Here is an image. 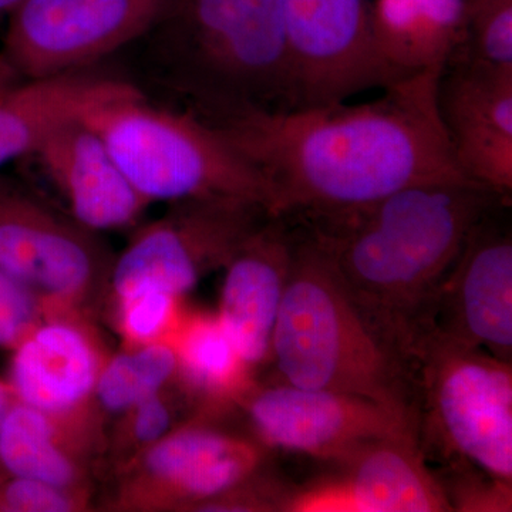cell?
<instances>
[{
  "label": "cell",
  "mask_w": 512,
  "mask_h": 512,
  "mask_svg": "<svg viewBox=\"0 0 512 512\" xmlns=\"http://www.w3.org/2000/svg\"><path fill=\"white\" fill-rule=\"evenodd\" d=\"M104 436L13 397L0 423V473L96 497Z\"/></svg>",
  "instance_id": "obj_19"
},
{
  "label": "cell",
  "mask_w": 512,
  "mask_h": 512,
  "mask_svg": "<svg viewBox=\"0 0 512 512\" xmlns=\"http://www.w3.org/2000/svg\"><path fill=\"white\" fill-rule=\"evenodd\" d=\"M13 394L10 390L8 380L3 375H0V423H2L3 416H5L6 409H8L9 403L12 402ZM2 477V473H0Z\"/></svg>",
  "instance_id": "obj_31"
},
{
  "label": "cell",
  "mask_w": 512,
  "mask_h": 512,
  "mask_svg": "<svg viewBox=\"0 0 512 512\" xmlns=\"http://www.w3.org/2000/svg\"><path fill=\"white\" fill-rule=\"evenodd\" d=\"M269 217L268 208L249 201L168 204L161 217L131 229L126 247L114 256L101 311L146 289L184 299L202 279L224 269Z\"/></svg>",
  "instance_id": "obj_8"
},
{
  "label": "cell",
  "mask_w": 512,
  "mask_h": 512,
  "mask_svg": "<svg viewBox=\"0 0 512 512\" xmlns=\"http://www.w3.org/2000/svg\"><path fill=\"white\" fill-rule=\"evenodd\" d=\"M94 495L63 490L29 478L0 477V512H87Z\"/></svg>",
  "instance_id": "obj_28"
},
{
  "label": "cell",
  "mask_w": 512,
  "mask_h": 512,
  "mask_svg": "<svg viewBox=\"0 0 512 512\" xmlns=\"http://www.w3.org/2000/svg\"><path fill=\"white\" fill-rule=\"evenodd\" d=\"M443 70L410 74L384 87L379 99L353 106L192 113L262 174L274 217L315 220L412 185L473 183L458 167L441 121Z\"/></svg>",
  "instance_id": "obj_1"
},
{
  "label": "cell",
  "mask_w": 512,
  "mask_h": 512,
  "mask_svg": "<svg viewBox=\"0 0 512 512\" xmlns=\"http://www.w3.org/2000/svg\"><path fill=\"white\" fill-rule=\"evenodd\" d=\"M114 256L100 234L0 175V269L47 306L99 316Z\"/></svg>",
  "instance_id": "obj_9"
},
{
  "label": "cell",
  "mask_w": 512,
  "mask_h": 512,
  "mask_svg": "<svg viewBox=\"0 0 512 512\" xmlns=\"http://www.w3.org/2000/svg\"><path fill=\"white\" fill-rule=\"evenodd\" d=\"M82 119L150 204L241 200L271 212V190L262 174L191 110L161 109L140 92L107 101Z\"/></svg>",
  "instance_id": "obj_6"
},
{
  "label": "cell",
  "mask_w": 512,
  "mask_h": 512,
  "mask_svg": "<svg viewBox=\"0 0 512 512\" xmlns=\"http://www.w3.org/2000/svg\"><path fill=\"white\" fill-rule=\"evenodd\" d=\"M49 306L28 285L0 269V349L10 352L45 318Z\"/></svg>",
  "instance_id": "obj_30"
},
{
  "label": "cell",
  "mask_w": 512,
  "mask_h": 512,
  "mask_svg": "<svg viewBox=\"0 0 512 512\" xmlns=\"http://www.w3.org/2000/svg\"><path fill=\"white\" fill-rule=\"evenodd\" d=\"M437 103L458 167L511 202L512 69L453 57L441 73Z\"/></svg>",
  "instance_id": "obj_16"
},
{
  "label": "cell",
  "mask_w": 512,
  "mask_h": 512,
  "mask_svg": "<svg viewBox=\"0 0 512 512\" xmlns=\"http://www.w3.org/2000/svg\"><path fill=\"white\" fill-rule=\"evenodd\" d=\"M237 414L245 430L272 453L286 451L329 464L346 460L372 441L416 437L409 420L375 400L279 380L256 382Z\"/></svg>",
  "instance_id": "obj_12"
},
{
  "label": "cell",
  "mask_w": 512,
  "mask_h": 512,
  "mask_svg": "<svg viewBox=\"0 0 512 512\" xmlns=\"http://www.w3.org/2000/svg\"><path fill=\"white\" fill-rule=\"evenodd\" d=\"M183 299L157 289H146L110 303L100 315L123 339L124 346L146 345L173 338L184 308Z\"/></svg>",
  "instance_id": "obj_25"
},
{
  "label": "cell",
  "mask_w": 512,
  "mask_h": 512,
  "mask_svg": "<svg viewBox=\"0 0 512 512\" xmlns=\"http://www.w3.org/2000/svg\"><path fill=\"white\" fill-rule=\"evenodd\" d=\"M22 2L23 0H0V16L15 12Z\"/></svg>",
  "instance_id": "obj_33"
},
{
  "label": "cell",
  "mask_w": 512,
  "mask_h": 512,
  "mask_svg": "<svg viewBox=\"0 0 512 512\" xmlns=\"http://www.w3.org/2000/svg\"><path fill=\"white\" fill-rule=\"evenodd\" d=\"M293 227L269 217L222 271L218 318L251 369L268 365L293 251Z\"/></svg>",
  "instance_id": "obj_18"
},
{
  "label": "cell",
  "mask_w": 512,
  "mask_h": 512,
  "mask_svg": "<svg viewBox=\"0 0 512 512\" xmlns=\"http://www.w3.org/2000/svg\"><path fill=\"white\" fill-rule=\"evenodd\" d=\"M158 28L171 82L191 111L288 109L281 0H178Z\"/></svg>",
  "instance_id": "obj_4"
},
{
  "label": "cell",
  "mask_w": 512,
  "mask_h": 512,
  "mask_svg": "<svg viewBox=\"0 0 512 512\" xmlns=\"http://www.w3.org/2000/svg\"><path fill=\"white\" fill-rule=\"evenodd\" d=\"M504 207L498 205L474 227L419 335L436 332L512 362V235L498 215Z\"/></svg>",
  "instance_id": "obj_13"
},
{
  "label": "cell",
  "mask_w": 512,
  "mask_h": 512,
  "mask_svg": "<svg viewBox=\"0 0 512 512\" xmlns=\"http://www.w3.org/2000/svg\"><path fill=\"white\" fill-rule=\"evenodd\" d=\"M373 29L387 64L407 77L444 69L464 42V0H373Z\"/></svg>",
  "instance_id": "obj_22"
},
{
  "label": "cell",
  "mask_w": 512,
  "mask_h": 512,
  "mask_svg": "<svg viewBox=\"0 0 512 512\" xmlns=\"http://www.w3.org/2000/svg\"><path fill=\"white\" fill-rule=\"evenodd\" d=\"M29 158L37 161L59 197L57 208L96 234L131 231L151 205L83 119L57 127Z\"/></svg>",
  "instance_id": "obj_17"
},
{
  "label": "cell",
  "mask_w": 512,
  "mask_h": 512,
  "mask_svg": "<svg viewBox=\"0 0 512 512\" xmlns=\"http://www.w3.org/2000/svg\"><path fill=\"white\" fill-rule=\"evenodd\" d=\"M194 416V406L175 383L120 414L104 434L100 480H109Z\"/></svg>",
  "instance_id": "obj_24"
},
{
  "label": "cell",
  "mask_w": 512,
  "mask_h": 512,
  "mask_svg": "<svg viewBox=\"0 0 512 512\" xmlns=\"http://www.w3.org/2000/svg\"><path fill=\"white\" fill-rule=\"evenodd\" d=\"M173 342L177 352L175 384L198 416L227 419L237 413L238 404L258 380L217 313L184 311Z\"/></svg>",
  "instance_id": "obj_21"
},
{
  "label": "cell",
  "mask_w": 512,
  "mask_h": 512,
  "mask_svg": "<svg viewBox=\"0 0 512 512\" xmlns=\"http://www.w3.org/2000/svg\"><path fill=\"white\" fill-rule=\"evenodd\" d=\"M451 511L511 512L512 485L500 483L473 468L436 471Z\"/></svg>",
  "instance_id": "obj_27"
},
{
  "label": "cell",
  "mask_w": 512,
  "mask_h": 512,
  "mask_svg": "<svg viewBox=\"0 0 512 512\" xmlns=\"http://www.w3.org/2000/svg\"><path fill=\"white\" fill-rule=\"evenodd\" d=\"M473 183L412 185L301 225L325 249L353 301L407 359L474 227L498 205Z\"/></svg>",
  "instance_id": "obj_2"
},
{
  "label": "cell",
  "mask_w": 512,
  "mask_h": 512,
  "mask_svg": "<svg viewBox=\"0 0 512 512\" xmlns=\"http://www.w3.org/2000/svg\"><path fill=\"white\" fill-rule=\"evenodd\" d=\"M289 107L332 106L404 79L377 45L370 0H281Z\"/></svg>",
  "instance_id": "obj_11"
},
{
  "label": "cell",
  "mask_w": 512,
  "mask_h": 512,
  "mask_svg": "<svg viewBox=\"0 0 512 512\" xmlns=\"http://www.w3.org/2000/svg\"><path fill=\"white\" fill-rule=\"evenodd\" d=\"M177 352L173 338L124 346L110 353L94 387L92 412L106 434L107 426L147 397L173 386Z\"/></svg>",
  "instance_id": "obj_23"
},
{
  "label": "cell",
  "mask_w": 512,
  "mask_h": 512,
  "mask_svg": "<svg viewBox=\"0 0 512 512\" xmlns=\"http://www.w3.org/2000/svg\"><path fill=\"white\" fill-rule=\"evenodd\" d=\"M18 82H20L19 77L13 73V70L10 69L5 60L2 59V56H0V90Z\"/></svg>",
  "instance_id": "obj_32"
},
{
  "label": "cell",
  "mask_w": 512,
  "mask_h": 512,
  "mask_svg": "<svg viewBox=\"0 0 512 512\" xmlns=\"http://www.w3.org/2000/svg\"><path fill=\"white\" fill-rule=\"evenodd\" d=\"M272 451L227 419L194 416L106 481L111 512H194L269 466Z\"/></svg>",
  "instance_id": "obj_7"
},
{
  "label": "cell",
  "mask_w": 512,
  "mask_h": 512,
  "mask_svg": "<svg viewBox=\"0 0 512 512\" xmlns=\"http://www.w3.org/2000/svg\"><path fill=\"white\" fill-rule=\"evenodd\" d=\"M293 488L266 466L227 493L198 505L194 512H286Z\"/></svg>",
  "instance_id": "obj_29"
},
{
  "label": "cell",
  "mask_w": 512,
  "mask_h": 512,
  "mask_svg": "<svg viewBox=\"0 0 512 512\" xmlns=\"http://www.w3.org/2000/svg\"><path fill=\"white\" fill-rule=\"evenodd\" d=\"M456 56L512 69V0H464V42Z\"/></svg>",
  "instance_id": "obj_26"
},
{
  "label": "cell",
  "mask_w": 512,
  "mask_h": 512,
  "mask_svg": "<svg viewBox=\"0 0 512 512\" xmlns=\"http://www.w3.org/2000/svg\"><path fill=\"white\" fill-rule=\"evenodd\" d=\"M136 93L133 83L93 69L10 84L0 90V168L32 156L67 121Z\"/></svg>",
  "instance_id": "obj_20"
},
{
  "label": "cell",
  "mask_w": 512,
  "mask_h": 512,
  "mask_svg": "<svg viewBox=\"0 0 512 512\" xmlns=\"http://www.w3.org/2000/svg\"><path fill=\"white\" fill-rule=\"evenodd\" d=\"M332 467L295 485L286 512L451 511L414 436L372 441Z\"/></svg>",
  "instance_id": "obj_15"
},
{
  "label": "cell",
  "mask_w": 512,
  "mask_h": 512,
  "mask_svg": "<svg viewBox=\"0 0 512 512\" xmlns=\"http://www.w3.org/2000/svg\"><path fill=\"white\" fill-rule=\"evenodd\" d=\"M178 0H23L0 56L20 80L80 70L158 28Z\"/></svg>",
  "instance_id": "obj_10"
},
{
  "label": "cell",
  "mask_w": 512,
  "mask_h": 512,
  "mask_svg": "<svg viewBox=\"0 0 512 512\" xmlns=\"http://www.w3.org/2000/svg\"><path fill=\"white\" fill-rule=\"evenodd\" d=\"M409 359L414 431L427 464L473 468L512 485V362L436 332L420 333Z\"/></svg>",
  "instance_id": "obj_5"
},
{
  "label": "cell",
  "mask_w": 512,
  "mask_h": 512,
  "mask_svg": "<svg viewBox=\"0 0 512 512\" xmlns=\"http://www.w3.org/2000/svg\"><path fill=\"white\" fill-rule=\"evenodd\" d=\"M291 224V269L269 360L275 380L367 397L413 424L410 360L353 301L319 242Z\"/></svg>",
  "instance_id": "obj_3"
},
{
  "label": "cell",
  "mask_w": 512,
  "mask_h": 512,
  "mask_svg": "<svg viewBox=\"0 0 512 512\" xmlns=\"http://www.w3.org/2000/svg\"><path fill=\"white\" fill-rule=\"evenodd\" d=\"M93 316L49 306L45 318L10 350L6 373L13 397L57 419L89 424L94 387L110 355Z\"/></svg>",
  "instance_id": "obj_14"
}]
</instances>
